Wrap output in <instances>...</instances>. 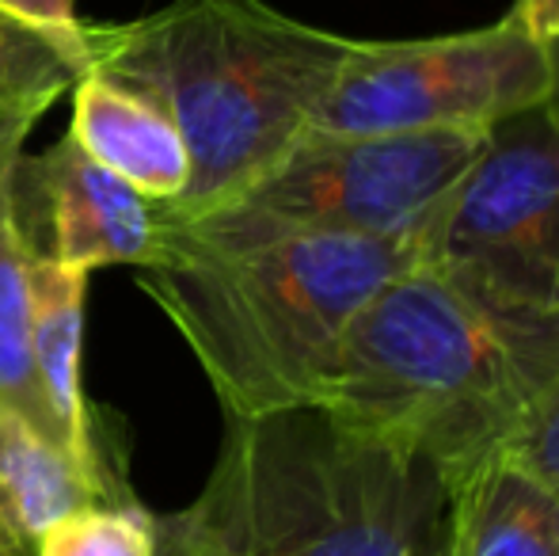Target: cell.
Wrapping results in <instances>:
<instances>
[{
    "label": "cell",
    "mask_w": 559,
    "mask_h": 556,
    "mask_svg": "<svg viewBox=\"0 0 559 556\" xmlns=\"http://www.w3.org/2000/svg\"><path fill=\"white\" fill-rule=\"evenodd\" d=\"M559 378V312L476 286L423 256L346 328L324 404L438 469L445 492L510 450Z\"/></svg>",
    "instance_id": "6da1fadb"
},
{
    "label": "cell",
    "mask_w": 559,
    "mask_h": 556,
    "mask_svg": "<svg viewBox=\"0 0 559 556\" xmlns=\"http://www.w3.org/2000/svg\"><path fill=\"white\" fill-rule=\"evenodd\" d=\"M449 492L419 453L328 409L225 419L202 492L153 514V556H445Z\"/></svg>",
    "instance_id": "7a4b0ae2"
},
{
    "label": "cell",
    "mask_w": 559,
    "mask_h": 556,
    "mask_svg": "<svg viewBox=\"0 0 559 556\" xmlns=\"http://www.w3.org/2000/svg\"><path fill=\"white\" fill-rule=\"evenodd\" d=\"M354 38L266 0H176L130 23H96V73L176 122L191 184L168 217L233 202L317 122Z\"/></svg>",
    "instance_id": "3957f363"
},
{
    "label": "cell",
    "mask_w": 559,
    "mask_h": 556,
    "mask_svg": "<svg viewBox=\"0 0 559 556\" xmlns=\"http://www.w3.org/2000/svg\"><path fill=\"white\" fill-rule=\"evenodd\" d=\"M435 237H294L171 248L138 286L199 358L225 419L320 409L361 305Z\"/></svg>",
    "instance_id": "277c9868"
},
{
    "label": "cell",
    "mask_w": 559,
    "mask_h": 556,
    "mask_svg": "<svg viewBox=\"0 0 559 556\" xmlns=\"http://www.w3.org/2000/svg\"><path fill=\"white\" fill-rule=\"evenodd\" d=\"M487 134L491 130L305 134L263 179L225 206L194 217H168L160 206L164 256L171 248H222L294 233L438 237Z\"/></svg>",
    "instance_id": "5b68a950"
},
{
    "label": "cell",
    "mask_w": 559,
    "mask_h": 556,
    "mask_svg": "<svg viewBox=\"0 0 559 556\" xmlns=\"http://www.w3.org/2000/svg\"><path fill=\"white\" fill-rule=\"evenodd\" d=\"M552 92L548 43L518 8L476 31L354 38L309 134L495 130Z\"/></svg>",
    "instance_id": "8992f818"
},
{
    "label": "cell",
    "mask_w": 559,
    "mask_h": 556,
    "mask_svg": "<svg viewBox=\"0 0 559 556\" xmlns=\"http://www.w3.org/2000/svg\"><path fill=\"white\" fill-rule=\"evenodd\" d=\"M430 260L507 301L559 312V130L545 104L487 134Z\"/></svg>",
    "instance_id": "52a82bcc"
},
{
    "label": "cell",
    "mask_w": 559,
    "mask_h": 556,
    "mask_svg": "<svg viewBox=\"0 0 559 556\" xmlns=\"http://www.w3.org/2000/svg\"><path fill=\"white\" fill-rule=\"evenodd\" d=\"M12 229L27 260L61 268H153L164 256L160 202L96 164L73 138L20 153L8 179Z\"/></svg>",
    "instance_id": "ba28073f"
},
{
    "label": "cell",
    "mask_w": 559,
    "mask_h": 556,
    "mask_svg": "<svg viewBox=\"0 0 559 556\" xmlns=\"http://www.w3.org/2000/svg\"><path fill=\"white\" fill-rule=\"evenodd\" d=\"M133 499L130 481L92 473L0 401V556H35L58 519Z\"/></svg>",
    "instance_id": "9c48e42d"
},
{
    "label": "cell",
    "mask_w": 559,
    "mask_h": 556,
    "mask_svg": "<svg viewBox=\"0 0 559 556\" xmlns=\"http://www.w3.org/2000/svg\"><path fill=\"white\" fill-rule=\"evenodd\" d=\"M92 271L61 268V263L27 260L31 294V358H35L38 386L50 401L53 416L66 427L69 450L81 465L130 481L118 453L107 446V430L88 409L81 389V340H84V297Z\"/></svg>",
    "instance_id": "30bf717a"
},
{
    "label": "cell",
    "mask_w": 559,
    "mask_h": 556,
    "mask_svg": "<svg viewBox=\"0 0 559 556\" xmlns=\"http://www.w3.org/2000/svg\"><path fill=\"white\" fill-rule=\"evenodd\" d=\"M69 138L96 164L156 202H179L191 184V156L160 107L88 73L73 92Z\"/></svg>",
    "instance_id": "8fae6325"
},
{
    "label": "cell",
    "mask_w": 559,
    "mask_h": 556,
    "mask_svg": "<svg viewBox=\"0 0 559 556\" xmlns=\"http://www.w3.org/2000/svg\"><path fill=\"white\" fill-rule=\"evenodd\" d=\"M445 556H559V496L510 450L449 488Z\"/></svg>",
    "instance_id": "7c38bea8"
},
{
    "label": "cell",
    "mask_w": 559,
    "mask_h": 556,
    "mask_svg": "<svg viewBox=\"0 0 559 556\" xmlns=\"http://www.w3.org/2000/svg\"><path fill=\"white\" fill-rule=\"evenodd\" d=\"M96 73V23L46 27L0 8V149H23L35 122Z\"/></svg>",
    "instance_id": "4fadbf2b"
},
{
    "label": "cell",
    "mask_w": 559,
    "mask_h": 556,
    "mask_svg": "<svg viewBox=\"0 0 559 556\" xmlns=\"http://www.w3.org/2000/svg\"><path fill=\"white\" fill-rule=\"evenodd\" d=\"M23 149H0V401L12 404L35 430L69 450L66 427L53 416L43 386H38L35 358H31V294H27V256L12 229V199L8 179L12 161ZM73 453V450H69ZM96 473V469H92Z\"/></svg>",
    "instance_id": "5bb4252c"
},
{
    "label": "cell",
    "mask_w": 559,
    "mask_h": 556,
    "mask_svg": "<svg viewBox=\"0 0 559 556\" xmlns=\"http://www.w3.org/2000/svg\"><path fill=\"white\" fill-rule=\"evenodd\" d=\"M35 556H153V511L138 499L81 507L46 530Z\"/></svg>",
    "instance_id": "9a60e30c"
},
{
    "label": "cell",
    "mask_w": 559,
    "mask_h": 556,
    "mask_svg": "<svg viewBox=\"0 0 559 556\" xmlns=\"http://www.w3.org/2000/svg\"><path fill=\"white\" fill-rule=\"evenodd\" d=\"M510 453H514L525 469H533V473L559 496V378L545 389V397L533 404L522 430H518L514 442H510Z\"/></svg>",
    "instance_id": "2e32d148"
},
{
    "label": "cell",
    "mask_w": 559,
    "mask_h": 556,
    "mask_svg": "<svg viewBox=\"0 0 559 556\" xmlns=\"http://www.w3.org/2000/svg\"><path fill=\"white\" fill-rule=\"evenodd\" d=\"M0 8L15 15H27L35 23H46V27H61L73 31L81 27V15H76V0H0Z\"/></svg>",
    "instance_id": "e0dca14e"
},
{
    "label": "cell",
    "mask_w": 559,
    "mask_h": 556,
    "mask_svg": "<svg viewBox=\"0 0 559 556\" xmlns=\"http://www.w3.org/2000/svg\"><path fill=\"white\" fill-rule=\"evenodd\" d=\"M514 8L530 23L533 35H540L545 43L548 38H559V0H518Z\"/></svg>",
    "instance_id": "ac0fdd59"
},
{
    "label": "cell",
    "mask_w": 559,
    "mask_h": 556,
    "mask_svg": "<svg viewBox=\"0 0 559 556\" xmlns=\"http://www.w3.org/2000/svg\"><path fill=\"white\" fill-rule=\"evenodd\" d=\"M548 58H552V92L545 99V111L559 130V38H548Z\"/></svg>",
    "instance_id": "d6986e66"
}]
</instances>
